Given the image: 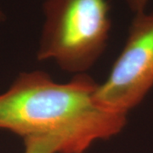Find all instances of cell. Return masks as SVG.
Listing matches in <instances>:
<instances>
[{
  "instance_id": "4",
  "label": "cell",
  "mask_w": 153,
  "mask_h": 153,
  "mask_svg": "<svg viewBox=\"0 0 153 153\" xmlns=\"http://www.w3.org/2000/svg\"><path fill=\"white\" fill-rule=\"evenodd\" d=\"M24 153H60L62 142L55 137L37 136L23 139Z\"/></svg>"
},
{
  "instance_id": "6",
  "label": "cell",
  "mask_w": 153,
  "mask_h": 153,
  "mask_svg": "<svg viewBox=\"0 0 153 153\" xmlns=\"http://www.w3.org/2000/svg\"><path fill=\"white\" fill-rule=\"evenodd\" d=\"M4 13L2 12V10H0V22H2V21H4Z\"/></svg>"
},
{
  "instance_id": "1",
  "label": "cell",
  "mask_w": 153,
  "mask_h": 153,
  "mask_svg": "<svg viewBox=\"0 0 153 153\" xmlns=\"http://www.w3.org/2000/svg\"><path fill=\"white\" fill-rule=\"evenodd\" d=\"M87 75L58 83L43 71L24 72L0 94V129L28 137H55L60 153H84L96 140L117 134L127 115L101 108L94 100L98 88Z\"/></svg>"
},
{
  "instance_id": "5",
  "label": "cell",
  "mask_w": 153,
  "mask_h": 153,
  "mask_svg": "<svg viewBox=\"0 0 153 153\" xmlns=\"http://www.w3.org/2000/svg\"><path fill=\"white\" fill-rule=\"evenodd\" d=\"M128 2L132 10L134 11L137 15L144 13L148 0H128Z\"/></svg>"
},
{
  "instance_id": "2",
  "label": "cell",
  "mask_w": 153,
  "mask_h": 153,
  "mask_svg": "<svg viewBox=\"0 0 153 153\" xmlns=\"http://www.w3.org/2000/svg\"><path fill=\"white\" fill-rule=\"evenodd\" d=\"M38 59L54 60L65 71L82 72L106 47L108 0H46Z\"/></svg>"
},
{
  "instance_id": "3",
  "label": "cell",
  "mask_w": 153,
  "mask_h": 153,
  "mask_svg": "<svg viewBox=\"0 0 153 153\" xmlns=\"http://www.w3.org/2000/svg\"><path fill=\"white\" fill-rule=\"evenodd\" d=\"M153 86V13L137 14L125 46L94 100L112 113L127 115Z\"/></svg>"
}]
</instances>
